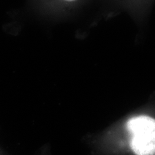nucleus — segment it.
<instances>
[{"mask_svg": "<svg viewBox=\"0 0 155 155\" xmlns=\"http://www.w3.org/2000/svg\"><path fill=\"white\" fill-rule=\"evenodd\" d=\"M130 134L129 145L135 155H155V119L138 116L127 123Z\"/></svg>", "mask_w": 155, "mask_h": 155, "instance_id": "obj_1", "label": "nucleus"}, {"mask_svg": "<svg viewBox=\"0 0 155 155\" xmlns=\"http://www.w3.org/2000/svg\"><path fill=\"white\" fill-rule=\"evenodd\" d=\"M134 16L141 17L149 8L154 0H117Z\"/></svg>", "mask_w": 155, "mask_h": 155, "instance_id": "obj_2", "label": "nucleus"}, {"mask_svg": "<svg viewBox=\"0 0 155 155\" xmlns=\"http://www.w3.org/2000/svg\"><path fill=\"white\" fill-rule=\"evenodd\" d=\"M0 155H7L6 154L5 151H4L3 150H2L1 148H0Z\"/></svg>", "mask_w": 155, "mask_h": 155, "instance_id": "obj_4", "label": "nucleus"}, {"mask_svg": "<svg viewBox=\"0 0 155 155\" xmlns=\"http://www.w3.org/2000/svg\"><path fill=\"white\" fill-rule=\"evenodd\" d=\"M61 1L63 2L64 3L68 4V5H72V4H74L77 2H78L79 0H61Z\"/></svg>", "mask_w": 155, "mask_h": 155, "instance_id": "obj_3", "label": "nucleus"}]
</instances>
